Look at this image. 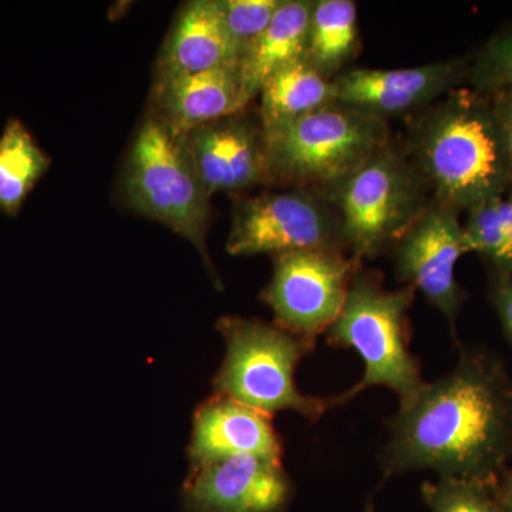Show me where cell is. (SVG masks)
<instances>
[{
  "label": "cell",
  "instance_id": "obj_1",
  "mask_svg": "<svg viewBox=\"0 0 512 512\" xmlns=\"http://www.w3.org/2000/svg\"><path fill=\"white\" fill-rule=\"evenodd\" d=\"M512 458V377L503 360L460 348L457 365L424 383L389 420L384 477L433 470L493 487Z\"/></svg>",
  "mask_w": 512,
  "mask_h": 512
},
{
  "label": "cell",
  "instance_id": "obj_2",
  "mask_svg": "<svg viewBox=\"0 0 512 512\" xmlns=\"http://www.w3.org/2000/svg\"><path fill=\"white\" fill-rule=\"evenodd\" d=\"M444 97L414 127L410 153L434 201L468 212L504 194L510 175L490 96L460 87Z\"/></svg>",
  "mask_w": 512,
  "mask_h": 512
},
{
  "label": "cell",
  "instance_id": "obj_3",
  "mask_svg": "<svg viewBox=\"0 0 512 512\" xmlns=\"http://www.w3.org/2000/svg\"><path fill=\"white\" fill-rule=\"evenodd\" d=\"M416 289H384L375 274L356 272L338 319L326 340L335 348L352 349L362 359L365 373L352 389L335 396L336 406L369 389L392 390L400 404L412 400L424 386L419 359L410 350L409 309Z\"/></svg>",
  "mask_w": 512,
  "mask_h": 512
},
{
  "label": "cell",
  "instance_id": "obj_4",
  "mask_svg": "<svg viewBox=\"0 0 512 512\" xmlns=\"http://www.w3.org/2000/svg\"><path fill=\"white\" fill-rule=\"evenodd\" d=\"M272 183L325 195L390 143L382 117L338 101L264 131Z\"/></svg>",
  "mask_w": 512,
  "mask_h": 512
},
{
  "label": "cell",
  "instance_id": "obj_5",
  "mask_svg": "<svg viewBox=\"0 0 512 512\" xmlns=\"http://www.w3.org/2000/svg\"><path fill=\"white\" fill-rule=\"evenodd\" d=\"M217 329L227 350L212 380L215 393L269 416L295 412L311 421L336 407L335 397L308 396L296 386V369L315 350L313 343L281 326L238 316H224Z\"/></svg>",
  "mask_w": 512,
  "mask_h": 512
},
{
  "label": "cell",
  "instance_id": "obj_6",
  "mask_svg": "<svg viewBox=\"0 0 512 512\" xmlns=\"http://www.w3.org/2000/svg\"><path fill=\"white\" fill-rule=\"evenodd\" d=\"M429 190L410 154L389 143L323 197L338 208L343 241L362 264L413 227L430 204Z\"/></svg>",
  "mask_w": 512,
  "mask_h": 512
},
{
  "label": "cell",
  "instance_id": "obj_7",
  "mask_svg": "<svg viewBox=\"0 0 512 512\" xmlns=\"http://www.w3.org/2000/svg\"><path fill=\"white\" fill-rule=\"evenodd\" d=\"M124 195L137 214L188 239L214 271L205 244L211 197L192 165L184 137L171 133L154 114L143 121L131 144Z\"/></svg>",
  "mask_w": 512,
  "mask_h": 512
},
{
  "label": "cell",
  "instance_id": "obj_8",
  "mask_svg": "<svg viewBox=\"0 0 512 512\" xmlns=\"http://www.w3.org/2000/svg\"><path fill=\"white\" fill-rule=\"evenodd\" d=\"M339 214L318 192H265L235 207L227 252L232 256L281 255L296 251H342Z\"/></svg>",
  "mask_w": 512,
  "mask_h": 512
},
{
  "label": "cell",
  "instance_id": "obj_9",
  "mask_svg": "<svg viewBox=\"0 0 512 512\" xmlns=\"http://www.w3.org/2000/svg\"><path fill=\"white\" fill-rule=\"evenodd\" d=\"M360 262L342 251H296L275 255L274 274L261 301L276 325L315 345L338 319Z\"/></svg>",
  "mask_w": 512,
  "mask_h": 512
},
{
  "label": "cell",
  "instance_id": "obj_10",
  "mask_svg": "<svg viewBox=\"0 0 512 512\" xmlns=\"http://www.w3.org/2000/svg\"><path fill=\"white\" fill-rule=\"evenodd\" d=\"M460 212L430 201L413 227L397 241L394 269L400 281L423 293L431 306L456 328L467 293L458 285L456 265L468 254Z\"/></svg>",
  "mask_w": 512,
  "mask_h": 512
},
{
  "label": "cell",
  "instance_id": "obj_11",
  "mask_svg": "<svg viewBox=\"0 0 512 512\" xmlns=\"http://www.w3.org/2000/svg\"><path fill=\"white\" fill-rule=\"evenodd\" d=\"M293 493L282 460L241 454L190 466L181 504L183 512H285Z\"/></svg>",
  "mask_w": 512,
  "mask_h": 512
},
{
  "label": "cell",
  "instance_id": "obj_12",
  "mask_svg": "<svg viewBox=\"0 0 512 512\" xmlns=\"http://www.w3.org/2000/svg\"><path fill=\"white\" fill-rule=\"evenodd\" d=\"M468 59L444 60L410 69H355L333 79L336 101L372 116H397L430 106L457 89L470 74Z\"/></svg>",
  "mask_w": 512,
  "mask_h": 512
},
{
  "label": "cell",
  "instance_id": "obj_13",
  "mask_svg": "<svg viewBox=\"0 0 512 512\" xmlns=\"http://www.w3.org/2000/svg\"><path fill=\"white\" fill-rule=\"evenodd\" d=\"M184 140L210 197L272 183L264 131L242 114L195 128Z\"/></svg>",
  "mask_w": 512,
  "mask_h": 512
},
{
  "label": "cell",
  "instance_id": "obj_14",
  "mask_svg": "<svg viewBox=\"0 0 512 512\" xmlns=\"http://www.w3.org/2000/svg\"><path fill=\"white\" fill-rule=\"evenodd\" d=\"M153 101L156 114L175 136L244 113L249 104L239 66L208 72L157 76Z\"/></svg>",
  "mask_w": 512,
  "mask_h": 512
},
{
  "label": "cell",
  "instance_id": "obj_15",
  "mask_svg": "<svg viewBox=\"0 0 512 512\" xmlns=\"http://www.w3.org/2000/svg\"><path fill=\"white\" fill-rule=\"evenodd\" d=\"M241 454L282 460L284 446L272 416L215 393L194 413L188 447L191 466Z\"/></svg>",
  "mask_w": 512,
  "mask_h": 512
},
{
  "label": "cell",
  "instance_id": "obj_16",
  "mask_svg": "<svg viewBox=\"0 0 512 512\" xmlns=\"http://www.w3.org/2000/svg\"><path fill=\"white\" fill-rule=\"evenodd\" d=\"M239 52L229 35L220 0L187 3L175 20L158 59L157 76L208 72L239 66Z\"/></svg>",
  "mask_w": 512,
  "mask_h": 512
},
{
  "label": "cell",
  "instance_id": "obj_17",
  "mask_svg": "<svg viewBox=\"0 0 512 512\" xmlns=\"http://www.w3.org/2000/svg\"><path fill=\"white\" fill-rule=\"evenodd\" d=\"M313 5L311 0H284L268 28L244 53L239 73L249 100L258 96L272 74L305 59Z\"/></svg>",
  "mask_w": 512,
  "mask_h": 512
},
{
  "label": "cell",
  "instance_id": "obj_18",
  "mask_svg": "<svg viewBox=\"0 0 512 512\" xmlns=\"http://www.w3.org/2000/svg\"><path fill=\"white\" fill-rule=\"evenodd\" d=\"M259 96L262 131L282 126L336 101L333 80L323 77L306 59L272 74Z\"/></svg>",
  "mask_w": 512,
  "mask_h": 512
},
{
  "label": "cell",
  "instance_id": "obj_19",
  "mask_svg": "<svg viewBox=\"0 0 512 512\" xmlns=\"http://www.w3.org/2000/svg\"><path fill=\"white\" fill-rule=\"evenodd\" d=\"M50 164L32 131L18 117H9L0 134V212L18 217Z\"/></svg>",
  "mask_w": 512,
  "mask_h": 512
},
{
  "label": "cell",
  "instance_id": "obj_20",
  "mask_svg": "<svg viewBox=\"0 0 512 512\" xmlns=\"http://www.w3.org/2000/svg\"><path fill=\"white\" fill-rule=\"evenodd\" d=\"M359 45L355 2L319 0L312 9L305 59L326 79H335Z\"/></svg>",
  "mask_w": 512,
  "mask_h": 512
},
{
  "label": "cell",
  "instance_id": "obj_21",
  "mask_svg": "<svg viewBox=\"0 0 512 512\" xmlns=\"http://www.w3.org/2000/svg\"><path fill=\"white\" fill-rule=\"evenodd\" d=\"M463 229L468 252L487 262L493 279L512 275V187L468 211Z\"/></svg>",
  "mask_w": 512,
  "mask_h": 512
},
{
  "label": "cell",
  "instance_id": "obj_22",
  "mask_svg": "<svg viewBox=\"0 0 512 512\" xmlns=\"http://www.w3.org/2000/svg\"><path fill=\"white\" fill-rule=\"evenodd\" d=\"M421 497L431 512H505L488 485L460 478L426 481Z\"/></svg>",
  "mask_w": 512,
  "mask_h": 512
},
{
  "label": "cell",
  "instance_id": "obj_23",
  "mask_svg": "<svg viewBox=\"0 0 512 512\" xmlns=\"http://www.w3.org/2000/svg\"><path fill=\"white\" fill-rule=\"evenodd\" d=\"M471 89L487 94L512 90V28L501 30L471 62Z\"/></svg>",
  "mask_w": 512,
  "mask_h": 512
},
{
  "label": "cell",
  "instance_id": "obj_24",
  "mask_svg": "<svg viewBox=\"0 0 512 512\" xmlns=\"http://www.w3.org/2000/svg\"><path fill=\"white\" fill-rule=\"evenodd\" d=\"M282 3L284 0H220L225 25L241 59L268 28Z\"/></svg>",
  "mask_w": 512,
  "mask_h": 512
},
{
  "label": "cell",
  "instance_id": "obj_25",
  "mask_svg": "<svg viewBox=\"0 0 512 512\" xmlns=\"http://www.w3.org/2000/svg\"><path fill=\"white\" fill-rule=\"evenodd\" d=\"M490 99L498 131H500L505 163H507L508 175H510V187H512V90L511 92L491 94Z\"/></svg>",
  "mask_w": 512,
  "mask_h": 512
},
{
  "label": "cell",
  "instance_id": "obj_26",
  "mask_svg": "<svg viewBox=\"0 0 512 512\" xmlns=\"http://www.w3.org/2000/svg\"><path fill=\"white\" fill-rule=\"evenodd\" d=\"M491 303H493L505 339L512 348V275L494 278L491 282Z\"/></svg>",
  "mask_w": 512,
  "mask_h": 512
},
{
  "label": "cell",
  "instance_id": "obj_27",
  "mask_svg": "<svg viewBox=\"0 0 512 512\" xmlns=\"http://www.w3.org/2000/svg\"><path fill=\"white\" fill-rule=\"evenodd\" d=\"M491 490L503 510L512 512V468H505Z\"/></svg>",
  "mask_w": 512,
  "mask_h": 512
},
{
  "label": "cell",
  "instance_id": "obj_28",
  "mask_svg": "<svg viewBox=\"0 0 512 512\" xmlns=\"http://www.w3.org/2000/svg\"><path fill=\"white\" fill-rule=\"evenodd\" d=\"M366 512H375V510H373V505L372 504H367V510Z\"/></svg>",
  "mask_w": 512,
  "mask_h": 512
}]
</instances>
